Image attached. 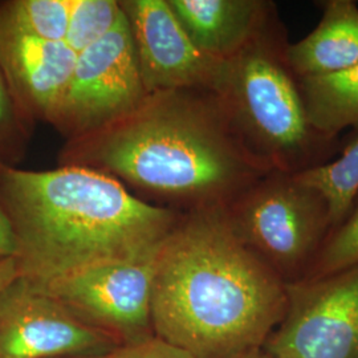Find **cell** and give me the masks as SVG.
<instances>
[{
    "label": "cell",
    "mask_w": 358,
    "mask_h": 358,
    "mask_svg": "<svg viewBox=\"0 0 358 358\" xmlns=\"http://www.w3.org/2000/svg\"><path fill=\"white\" fill-rule=\"evenodd\" d=\"M278 13L242 51L220 62L213 92L247 150L269 171L297 174L332 159L336 142L308 122Z\"/></svg>",
    "instance_id": "4"
},
{
    "label": "cell",
    "mask_w": 358,
    "mask_h": 358,
    "mask_svg": "<svg viewBox=\"0 0 358 358\" xmlns=\"http://www.w3.org/2000/svg\"><path fill=\"white\" fill-rule=\"evenodd\" d=\"M194 45L224 62L242 51L276 13L266 0H167Z\"/></svg>",
    "instance_id": "12"
},
{
    "label": "cell",
    "mask_w": 358,
    "mask_h": 358,
    "mask_svg": "<svg viewBox=\"0 0 358 358\" xmlns=\"http://www.w3.org/2000/svg\"><path fill=\"white\" fill-rule=\"evenodd\" d=\"M16 278H19V272L15 259L0 262V291L10 282H13Z\"/></svg>",
    "instance_id": "20"
},
{
    "label": "cell",
    "mask_w": 358,
    "mask_h": 358,
    "mask_svg": "<svg viewBox=\"0 0 358 358\" xmlns=\"http://www.w3.org/2000/svg\"><path fill=\"white\" fill-rule=\"evenodd\" d=\"M90 358H196L187 350L167 343L166 340L150 336L140 341L117 346L115 349Z\"/></svg>",
    "instance_id": "18"
},
{
    "label": "cell",
    "mask_w": 358,
    "mask_h": 358,
    "mask_svg": "<svg viewBox=\"0 0 358 358\" xmlns=\"http://www.w3.org/2000/svg\"><path fill=\"white\" fill-rule=\"evenodd\" d=\"M78 53L63 41L32 38L0 24V66L27 117L51 124Z\"/></svg>",
    "instance_id": "11"
},
{
    "label": "cell",
    "mask_w": 358,
    "mask_h": 358,
    "mask_svg": "<svg viewBox=\"0 0 358 358\" xmlns=\"http://www.w3.org/2000/svg\"><path fill=\"white\" fill-rule=\"evenodd\" d=\"M155 256L143 262L108 263L81 269L38 288L81 320L112 336L120 345L140 341L154 334Z\"/></svg>",
    "instance_id": "8"
},
{
    "label": "cell",
    "mask_w": 358,
    "mask_h": 358,
    "mask_svg": "<svg viewBox=\"0 0 358 358\" xmlns=\"http://www.w3.org/2000/svg\"><path fill=\"white\" fill-rule=\"evenodd\" d=\"M239 358H279L275 357V356H271L268 355L267 352H264L263 349H259V350H255V352H250V353H247V355H244L242 357Z\"/></svg>",
    "instance_id": "21"
},
{
    "label": "cell",
    "mask_w": 358,
    "mask_h": 358,
    "mask_svg": "<svg viewBox=\"0 0 358 358\" xmlns=\"http://www.w3.org/2000/svg\"><path fill=\"white\" fill-rule=\"evenodd\" d=\"M224 210L239 239L285 284L306 279L332 230L325 199L296 174L271 171Z\"/></svg>",
    "instance_id": "5"
},
{
    "label": "cell",
    "mask_w": 358,
    "mask_h": 358,
    "mask_svg": "<svg viewBox=\"0 0 358 358\" xmlns=\"http://www.w3.org/2000/svg\"><path fill=\"white\" fill-rule=\"evenodd\" d=\"M358 263V195L345 219L333 229L306 279H317Z\"/></svg>",
    "instance_id": "17"
},
{
    "label": "cell",
    "mask_w": 358,
    "mask_h": 358,
    "mask_svg": "<svg viewBox=\"0 0 358 358\" xmlns=\"http://www.w3.org/2000/svg\"><path fill=\"white\" fill-rule=\"evenodd\" d=\"M282 321L263 350L279 358H358V263L285 284Z\"/></svg>",
    "instance_id": "7"
},
{
    "label": "cell",
    "mask_w": 358,
    "mask_h": 358,
    "mask_svg": "<svg viewBox=\"0 0 358 358\" xmlns=\"http://www.w3.org/2000/svg\"><path fill=\"white\" fill-rule=\"evenodd\" d=\"M17 254V239L13 222L0 203V262L15 259Z\"/></svg>",
    "instance_id": "19"
},
{
    "label": "cell",
    "mask_w": 358,
    "mask_h": 358,
    "mask_svg": "<svg viewBox=\"0 0 358 358\" xmlns=\"http://www.w3.org/2000/svg\"><path fill=\"white\" fill-rule=\"evenodd\" d=\"M34 125L19 106L0 66V164L17 166L23 161Z\"/></svg>",
    "instance_id": "16"
},
{
    "label": "cell",
    "mask_w": 358,
    "mask_h": 358,
    "mask_svg": "<svg viewBox=\"0 0 358 358\" xmlns=\"http://www.w3.org/2000/svg\"><path fill=\"white\" fill-rule=\"evenodd\" d=\"M148 94L213 90L220 62L199 51L167 0H120Z\"/></svg>",
    "instance_id": "10"
},
{
    "label": "cell",
    "mask_w": 358,
    "mask_h": 358,
    "mask_svg": "<svg viewBox=\"0 0 358 358\" xmlns=\"http://www.w3.org/2000/svg\"><path fill=\"white\" fill-rule=\"evenodd\" d=\"M296 176L320 192L328 205L332 230L336 229L349 214L358 195V133L338 155Z\"/></svg>",
    "instance_id": "15"
},
{
    "label": "cell",
    "mask_w": 358,
    "mask_h": 358,
    "mask_svg": "<svg viewBox=\"0 0 358 358\" xmlns=\"http://www.w3.org/2000/svg\"><path fill=\"white\" fill-rule=\"evenodd\" d=\"M146 96L122 13L108 34L78 53L50 125L66 141L80 138L128 115Z\"/></svg>",
    "instance_id": "6"
},
{
    "label": "cell",
    "mask_w": 358,
    "mask_h": 358,
    "mask_svg": "<svg viewBox=\"0 0 358 358\" xmlns=\"http://www.w3.org/2000/svg\"><path fill=\"white\" fill-rule=\"evenodd\" d=\"M117 346L22 278L0 291V358H90Z\"/></svg>",
    "instance_id": "9"
},
{
    "label": "cell",
    "mask_w": 358,
    "mask_h": 358,
    "mask_svg": "<svg viewBox=\"0 0 358 358\" xmlns=\"http://www.w3.org/2000/svg\"><path fill=\"white\" fill-rule=\"evenodd\" d=\"M0 203L16 234L19 278L36 287L100 264L153 259L182 215L73 165L35 171L0 164Z\"/></svg>",
    "instance_id": "3"
},
{
    "label": "cell",
    "mask_w": 358,
    "mask_h": 358,
    "mask_svg": "<svg viewBox=\"0 0 358 358\" xmlns=\"http://www.w3.org/2000/svg\"><path fill=\"white\" fill-rule=\"evenodd\" d=\"M299 87L308 122L325 140L337 142L358 129V64L321 76L301 77Z\"/></svg>",
    "instance_id": "14"
},
{
    "label": "cell",
    "mask_w": 358,
    "mask_h": 358,
    "mask_svg": "<svg viewBox=\"0 0 358 358\" xmlns=\"http://www.w3.org/2000/svg\"><path fill=\"white\" fill-rule=\"evenodd\" d=\"M59 164L93 169L145 202L182 213L226 208L271 173L210 90L148 94L108 127L66 141Z\"/></svg>",
    "instance_id": "1"
},
{
    "label": "cell",
    "mask_w": 358,
    "mask_h": 358,
    "mask_svg": "<svg viewBox=\"0 0 358 358\" xmlns=\"http://www.w3.org/2000/svg\"><path fill=\"white\" fill-rule=\"evenodd\" d=\"M285 304V282L239 239L224 208L182 213L155 256L153 333L196 358L262 349Z\"/></svg>",
    "instance_id": "2"
},
{
    "label": "cell",
    "mask_w": 358,
    "mask_h": 358,
    "mask_svg": "<svg viewBox=\"0 0 358 358\" xmlns=\"http://www.w3.org/2000/svg\"><path fill=\"white\" fill-rule=\"evenodd\" d=\"M319 6V24L287 48L288 63L299 78L329 75L358 64L357 3L325 0Z\"/></svg>",
    "instance_id": "13"
}]
</instances>
